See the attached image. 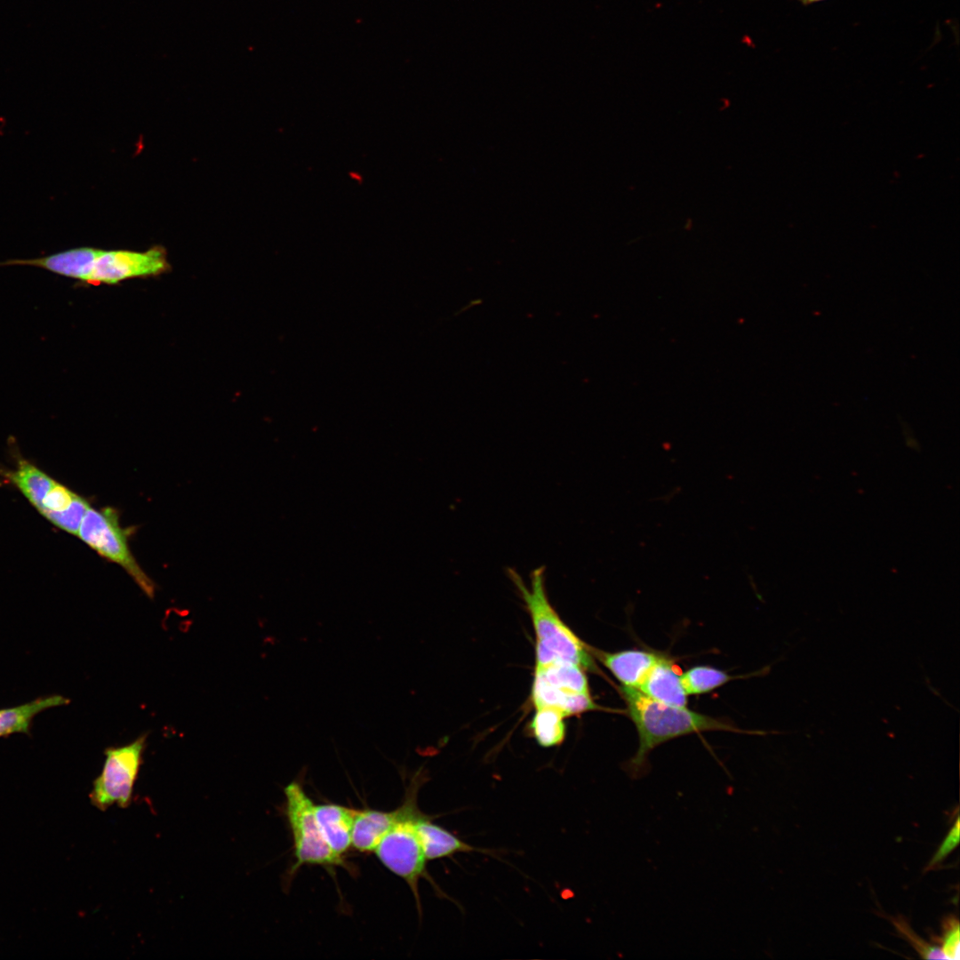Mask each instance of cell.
<instances>
[{"label": "cell", "instance_id": "6da1fadb", "mask_svg": "<svg viewBox=\"0 0 960 960\" xmlns=\"http://www.w3.org/2000/svg\"><path fill=\"white\" fill-rule=\"evenodd\" d=\"M626 712L636 725L639 745L633 757L625 763V771L633 780L648 772V756L652 749L679 736L707 731L746 732L723 720L656 701L638 689L620 686Z\"/></svg>", "mask_w": 960, "mask_h": 960}, {"label": "cell", "instance_id": "7a4b0ae2", "mask_svg": "<svg viewBox=\"0 0 960 960\" xmlns=\"http://www.w3.org/2000/svg\"><path fill=\"white\" fill-rule=\"evenodd\" d=\"M507 575L520 594L532 621L536 636L535 666L564 660L579 665L584 670L600 673L589 646L562 620L549 602L545 584V567L540 566L532 571L530 587L524 584L514 568H508Z\"/></svg>", "mask_w": 960, "mask_h": 960}, {"label": "cell", "instance_id": "3957f363", "mask_svg": "<svg viewBox=\"0 0 960 960\" xmlns=\"http://www.w3.org/2000/svg\"><path fill=\"white\" fill-rule=\"evenodd\" d=\"M420 779L412 781L404 803L398 807V818L383 836L374 852L379 860L392 873L403 878L411 888L420 912L419 882L428 878L424 856L418 836L416 822L422 813L418 808Z\"/></svg>", "mask_w": 960, "mask_h": 960}, {"label": "cell", "instance_id": "277c9868", "mask_svg": "<svg viewBox=\"0 0 960 960\" xmlns=\"http://www.w3.org/2000/svg\"><path fill=\"white\" fill-rule=\"evenodd\" d=\"M77 536L101 556L123 567L148 597H154L155 584L132 556L128 532L121 527L115 509L97 510L90 507L83 517Z\"/></svg>", "mask_w": 960, "mask_h": 960}, {"label": "cell", "instance_id": "5b68a950", "mask_svg": "<svg viewBox=\"0 0 960 960\" xmlns=\"http://www.w3.org/2000/svg\"><path fill=\"white\" fill-rule=\"evenodd\" d=\"M146 740L147 734H143L127 745L105 749L102 771L89 794L91 804L97 809L106 811L114 804L120 808L130 805Z\"/></svg>", "mask_w": 960, "mask_h": 960}, {"label": "cell", "instance_id": "8992f818", "mask_svg": "<svg viewBox=\"0 0 960 960\" xmlns=\"http://www.w3.org/2000/svg\"><path fill=\"white\" fill-rule=\"evenodd\" d=\"M286 815L292 830L296 858L293 869L304 864L340 866L343 861L324 839L318 827L315 804L299 781L284 788Z\"/></svg>", "mask_w": 960, "mask_h": 960}, {"label": "cell", "instance_id": "52a82bcc", "mask_svg": "<svg viewBox=\"0 0 960 960\" xmlns=\"http://www.w3.org/2000/svg\"><path fill=\"white\" fill-rule=\"evenodd\" d=\"M169 268L165 250L159 246L145 252L102 250L88 284H116L131 278L157 276Z\"/></svg>", "mask_w": 960, "mask_h": 960}, {"label": "cell", "instance_id": "ba28073f", "mask_svg": "<svg viewBox=\"0 0 960 960\" xmlns=\"http://www.w3.org/2000/svg\"><path fill=\"white\" fill-rule=\"evenodd\" d=\"M101 249L77 247L47 256L1 261L0 266H29L89 284Z\"/></svg>", "mask_w": 960, "mask_h": 960}, {"label": "cell", "instance_id": "9c48e42d", "mask_svg": "<svg viewBox=\"0 0 960 960\" xmlns=\"http://www.w3.org/2000/svg\"><path fill=\"white\" fill-rule=\"evenodd\" d=\"M596 658L622 686L638 689L646 675L660 655L643 650H624L616 652H604L589 646Z\"/></svg>", "mask_w": 960, "mask_h": 960}, {"label": "cell", "instance_id": "30bf717a", "mask_svg": "<svg viewBox=\"0 0 960 960\" xmlns=\"http://www.w3.org/2000/svg\"><path fill=\"white\" fill-rule=\"evenodd\" d=\"M638 690L647 697L671 706L686 707L687 696L681 675L668 658L661 656L652 666Z\"/></svg>", "mask_w": 960, "mask_h": 960}, {"label": "cell", "instance_id": "8fae6325", "mask_svg": "<svg viewBox=\"0 0 960 960\" xmlns=\"http://www.w3.org/2000/svg\"><path fill=\"white\" fill-rule=\"evenodd\" d=\"M432 819L431 816L421 813L416 822L419 839L427 860L452 857L460 852H491L490 850L467 844L451 831L434 823Z\"/></svg>", "mask_w": 960, "mask_h": 960}, {"label": "cell", "instance_id": "7c38bea8", "mask_svg": "<svg viewBox=\"0 0 960 960\" xmlns=\"http://www.w3.org/2000/svg\"><path fill=\"white\" fill-rule=\"evenodd\" d=\"M356 810L335 804L315 805L321 834L330 848L341 856L351 846L353 822Z\"/></svg>", "mask_w": 960, "mask_h": 960}, {"label": "cell", "instance_id": "4fadbf2b", "mask_svg": "<svg viewBox=\"0 0 960 960\" xmlns=\"http://www.w3.org/2000/svg\"><path fill=\"white\" fill-rule=\"evenodd\" d=\"M532 700L535 708H556L565 717L591 710L604 709L593 700L590 693L562 691L535 676L532 682Z\"/></svg>", "mask_w": 960, "mask_h": 960}, {"label": "cell", "instance_id": "5bb4252c", "mask_svg": "<svg viewBox=\"0 0 960 960\" xmlns=\"http://www.w3.org/2000/svg\"><path fill=\"white\" fill-rule=\"evenodd\" d=\"M398 808L392 812L356 810L353 822L351 845L360 852H374L383 836L398 818Z\"/></svg>", "mask_w": 960, "mask_h": 960}, {"label": "cell", "instance_id": "9a60e30c", "mask_svg": "<svg viewBox=\"0 0 960 960\" xmlns=\"http://www.w3.org/2000/svg\"><path fill=\"white\" fill-rule=\"evenodd\" d=\"M61 695H51L36 699L16 707L0 709V737L12 733H29L33 718L40 712L69 703Z\"/></svg>", "mask_w": 960, "mask_h": 960}, {"label": "cell", "instance_id": "2e32d148", "mask_svg": "<svg viewBox=\"0 0 960 960\" xmlns=\"http://www.w3.org/2000/svg\"><path fill=\"white\" fill-rule=\"evenodd\" d=\"M534 676L562 691L590 693L585 670L567 660H556L544 666H535Z\"/></svg>", "mask_w": 960, "mask_h": 960}, {"label": "cell", "instance_id": "e0dca14e", "mask_svg": "<svg viewBox=\"0 0 960 960\" xmlns=\"http://www.w3.org/2000/svg\"><path fill=\"white\" fill-rule=\"evenodd\" d=\"M10 478L36 508L55 482L28 461H20Z\"/></svg>", "mask_w": 960, "mask_h": 960}, {"label": "cell", "instance_id": "ac0fdd59", "mask_svg": "<svg viewBox=\"0 0 960 960\" xmlns=\"http://www.w3.org/2000/svg\"><path fill=\"white\" fill-rule=\"evenodd\" d=\"M535 709L530 724L534 739L543 748L559 746L565 736V716L552 708Z\"/></svg>", "mask_w": 960, "mask_h": 960}, {"label": "cell", "instance_id": "d6986e66", "mask_svg": "<svg viewBox=\"0 0 960 960\" xmlns=\"http://www.w3.org/2000/svg\"><path fill=\"white\" fill-rule=\"evenodd\" d=\"M681 679L686 693L693 695L709 692L733 677L712 667L696 666L682 673Z\"/></svg>", "mask_w": 960, "mask_h": 960}, {"label": "cell", "instance_id": "ffe728a7", "mask_svg": "<svg viewBox=\"0 0 960 960\" xmlns=\"http://www.w3.org/2000/svg\"><path fill=\"white\" fill-rule=\"evenodd\" d=\"M77 496L66 486L54 482L36 509L52 521L56 516L68 509Z\"/></svg>", "mask_w": 960, "mask_h": 960}, {"label": "cell", "instance_id": "44dd1931", "mask_svg": "<svg viewBox=\"0 0 960 960\" xmlns=\"http://www.w3.org/2000/svg\"><path fill=\"white\" fill-rule=\"evenodd\" d=\"M959 923L955 916H948L942 923V935L939 940L946 959L959 958Z\"/></svg>", "mask_w": 960, "mask_h": 960}, {"label": "cell", "instance_id": "7402d4cb", "mask_svg": "<svg viewBox=\"0 0 960 960\" xmlns=\"http://www.w3.org/2000/svg\"><path fill=\"white\" fill-rule=\"evenodd\" d=\"M895 927L901 932L907 940H909L912 947L922 956L927 959H946L944 954L940 948L932 947L927 942L919 938L908 926V924L901 918L893 920Z\"/></svg>", "mask_w": 960, "mask_h": 960}, {"label": "cell", "instance_id": "603a6c76", "mask_svg": "<svg viewBox=\"0 0 960 960\" xmlns=\"http://www.w3.org/2000/svg\"><path fill=\"white\" fill-rule=\"evenodd\" d=\"M959 842V819L956 820L955 825L949 830L948 836L941 843L940 848L937 850L930 862L926 867V870L933 869L940 862H942L948 855L956 847Z\"/></svg>", "mask_w": 960, "mask_h": 960}, {"label": "cell", "instance_id": "cb8c5ba5", "mask_svg": "<svg viewBox=\"0 0 960 960\" xmlns=\"http://www.w3.org/2000/svg\"><path fill=\"white\" fill-rule=\"evenodd\" d=\"M799 1H801L802 3L807 4H812V3L820 2V1H823V0H799Z\"/></svg>", "mask_w": 960, "mask_h": 960}]
</instances>
